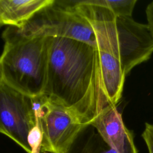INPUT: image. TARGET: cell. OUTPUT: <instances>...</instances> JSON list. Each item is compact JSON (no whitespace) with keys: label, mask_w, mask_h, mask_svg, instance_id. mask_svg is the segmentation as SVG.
<instances>
[{"label":"cell","mask_w":153,"mask_h":153,"mask_svg":"<svg viewBox=\"0 0 153 153\" xmlns=\"http://www.w3.org/2000/svg\"><path fill=\"white\" fill-rule=\"evenodd\" d=\"M44 95L90 124L111 105L105 94L98 50L79 41L49 38Z\"/></svg>","instance_id":"cell-1"},{"label":"cell","mask_w":153,"mask_h":153,"mask_svg":"<svg viewBox=\"0 0 153 153\" xmlns=\"http://www.w3.org/2000/svg\"><path fill=\"white\" fill-rule=\"evenodd\" d=\"M91 22L96 36V49L109 54L121 64L127 76L153 53V38L147 24L132 16H117L96 0L71 1Z\"/></svg>","instance_id":"cell-2"},{"label":"cell","mask_w":153,"mask_h":153,"mask_svg":"<svg viewBox=\"0 0 153 153\" xmlns=\"http://www.w3.org/2000/svg\"><path fill=\"white\" fill-rule=\"evenodd\" d=\"M0 56V80L31 97L44 94L47 78L49 38L26 36L17 27L3 32Z\"/></svg>","instance_id":"cell-3"},{"label":"cell","mask_w":153,"mask_h":153,"mask_svg":"<svg viewBox=\"0 0 153 153\" xmlns=\"http://www.w3.org/2000/svg\"><path fill=\"white\" fill-rule=\"evenodd\" d=\"M17 29L26 36L72 39L96 48V36L91 22L71 1L54 0Z\"/></svg>","instance_id":"cell-4"},{"label":"cell","mask_w":153,"mask_h":153,"mask_svg":"<svg viewBox=\"0 0 153 153\" xmlns=\"http://www.w3.org/2000/svg\"><path fill=\"white\" fill-rule=\"evenodd\" d=\"M36 97L25 95L0 80V133L26 153H30L29 133L38 120Z\"/></svg>","instance_id":"cell-5"},{"label":"cell","mask_w":153,"mask_h":153,"mask_svg":"<svg viewBox=\"0 0 153 153\" xmlns=\"http://www.w3.org/2000/svg\"><path fill=\"white\" fill-rule=\"evenodd\" d=\"M36 114L42 131L41 153H67L85 124L64 107L44 94L39 99Z\"/></svg>","instance_id":"cell-6"},{"label":"cell","mask_w":153,"mask_h":153,"mask_svg":"<svg viewBox=\"0 0 153 153\" xmlns=\"http://www.w3.org/2000/svg\"><path fill=\"white\" fill-rule=\"evenodd\" d=\"M90 124L118 153H137L133 133L126 127L117 105H108Z\"/></svg>","instance_id":"cell-7"},{"label":"cell","mask_w":153,"mask_h":153,"mask_svg":"<svg viewBox=\"0 0 153 153\" xmlns=\"http://www.w3.org/2000/svg\"><path fill=\"white\" fill-rule=\"evenodd\" d=\"M54 0H0V22L20 28L23 24Z\"/></svg>","instance_id":"cell-8"},{"label":"cell","mask_w":153,"mask_h":153,"mask_svg":"<svg viewBox=\"0 0 153 153\" xmlns=\"http://www.w3.org/2000/svg\"><path fill=\"white\" fill-rule=\"evenodd\" d=\"M67 153H118L102 139L91 124L81 130Z\"/></svg>","instance_id":"cell-9"},{"label":"cell","mask_w":153,"mask_h":153,"mask_svg":"<svg viewBox=\"0 0 153 153\" xmlns=\"http://www.w3.org/2000/svg\"><path fill=\"white\" fill-rule=\"evenodd\" d=\"M97 3L110 9L117 16H132L137 0H96Z\"/></svg>","instance_id":"cell-10"},{"label":"cell","mask_w":153,"mask_h":153,"mask_svg":"<svg viewBox=\"0 0 153 153\" xmlns=\"http://www.w3.org/2000/svg\"><path fill=\"white\" fill-rule=\"evenodd\" d=\"M42 139V131L38 119L37 123L30 130L27 136V143L30 148V153H41Z\"/></svg>","instance_id":"cell-11"},{"label":"cell","mask_w":153,"mask_h":153,"mask_svg":"<svg viewBox=\"0 0 153 153\" xmlns=\"http://www.w3.org/2000/svg\"><path fill=\"white\" fill-rule=\"evenodd\" d=\"M149 153H153V124L145 123V129L142 134Z\"/></svg>","instance_id":"cell-12"},{"label":"cell","mask_w":153,"mask_h":153,"mask_svg":"<svg viewBox=\"0 0 153 153\" xmlns=\"http://www.w3.org/2000/svg\"><path fill=\"white\" fill-rule=\"evenodd\" d=\"M147 25L153 38V1L148 4L145 10Z\"/></svg>","instance_id":"cell-13"},{"label":"cell","mask_w":153,"mask_h":153,"mask_svg":"<svg viewBox=\"0 0 153 153\" xmlns=\"http://www.w3.org/2000/svg\"><path fill=\"white\" fill-rule=\"evenodd\" d=\"M2 26V23H1V22H0V26Z\"/></svg>","instance_id":"cell-14"}]
</instances>
